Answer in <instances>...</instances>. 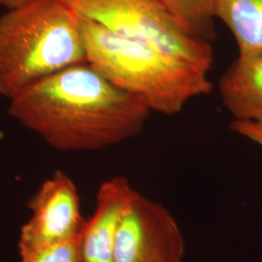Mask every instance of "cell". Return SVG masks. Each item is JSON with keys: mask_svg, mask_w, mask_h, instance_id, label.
Wrapping results in <instances>:
<instances>
[{"mask_svg": "<svg viewBox=\"0 0 262 262\" xmlns=\"http://www.w3.org/2000/svg\"><path fill=\"white\" fill-rule=\"evenodd\" d=\"M19 262H84L81 251V236L42 247L19 256Z\"/></svg>", "mask_w": 262, "mask_h": 262, "instance_id": "obj_11", "label": "cell"}, {"mask_svg": "<svg viewBox=\"0 0 262 262\" xmlns=\"http://www.w3.org/2000/svg\"><path fill=\"white\" fill-rule=\"evenodd\" d=\"M29 0H0V6L6 9H13L27 3Z\"/></svg>", "mask_w": 262, "mask_h": 262, "instance_id": "obj_13", "label": "cell"}, {"mask_svg": "<svg viewBox=\"0 0 262 262\" xmlns=\"http://www.w3.org/2000/svg\"><path fill=\"white\" fill-rule=\"evenodd\" d=\"M83 19L125 37L151 44L206 71L214 63L210 42L185 31L159 0H59Z\"/></svg>", "mask_w": 262, "mask_h": 262, "instance_id": "obj_4", "label": "cell"}, {"mask_svg": "<svg viewBox=\"0 0 262 262\" xmlns=\"http://www.w3.org/2000/svg\"><path fill=\"white\" fill-rule=\"evenodd\" d=\"M134 192L135 189L124 176H115L100 185L94 215L85 221L81 234L83 261H113L118 228Z\"/></svg>", "mask_w": 262, "mask_h": 262, "instance_id": "obj_7", "label": "cell"}, {"mask_svg": "<svg viewBox=\"0 0 262 262\" xmlns=\"http://www.w3.org/2000/svg\"><path fill=\"white\" fill-rule=\"evenodd\" d=\"M8 113L53 149L90 151L137 136L151 110L84 62L32 84L9 100Z\"/></svg>", "mask_w": 262, "mask_h": 262, "instance_id": "obj_1", "label": "cell"}, {"mask_svg": "<svg viewBox=\"0 0 262 262\" xmlns=\"http://www.w3.org/2000/svg\"><path fill=\"white\" fill-rule=\"evenodd\" d=\"M191 36L210 42L215 39L216 0H159Z\"/></svg>", "mask_w": 262, "mask_h": 262, "instance_id": "obj_10", "label": "cell"}, {"mask_svg": "<svg viewBox=\"0 0 262 262\" xmlns=\"http://www.w3.org/2000/svg\"><path fill=\"white\" fill-rule=\"evenodd\" d=\"M215 16L231 31L239 54L262 50V0H216Z\"/></svg>", "mask_w": 262, "mask_h": 262, "instance_id": "obj_9", "label": "cell"}, {"mask_svg": "<svg viewBox=\"0 0 262 262\" xmlns=\"http://www.w3.org/2000/svg\"><path fill=\"white\" fill-rule=\"evenodd\" d=\"M31 216L21 226L19 256L51 244L80 237L85 221L73 180L57 170L28 200Z\"/></svg>", "mask_w": 262, "mask_h": 262, "instance_id": "obj_6", "label": "cell"}, {"mask_svg": "<svg viewBox=\"0 0 262 262\" xmlns=\"http://www.w3.org/2000/svg\"><path fill=\"white\" fill-rule=\"evenodd\" d=\"M185 241L168 210L135 190L125 208L112 262H183Z\"/></svg>", "mask_w": 262, "mask_h": 262, "instance_id": "obj_5", "label": "cell"}, {"mask_svg": "<svg viewBox=\"0 0 262 262\" xmlns=\"http://www.w3.org/2000/svg\"><path fill=\"white\" fill-rule=\"evenodd\" d=\"M81 18V17H80ZM86 62L122 90L142 97L151 112L174 116L209 94L208 71L158 47L81 18Z\"/></svg>", "mask_w": 262, "mask_h": 262, "instance_id": "obj_2", "label": "cell"}, {"mask_svg": "<svg viewBox=\"0 0 262 262\" xmlns=\"http://www.w3.org/2000/svg\"><path fill=\"white\" fill-rule=\"evenodd\" d=\"M230 129L262 147V122L234 120L230 123Z\"/></svg>", "mask_w": 262, "mask_h": 262, "instance_id": "obj_12", "label": "cell"}, {"mask_svg": "<svg viewBox=\"0 0 262 262\" xmlns=\"http://www.w3.org/2000/svg\"><path fill=\"white\" fill-rule=\"evenodd\" d=\"M84 62L81 18L61 1L29 0L0 16L1 97Z\"/></svg>", "mask_w": 262, "mask_h": 262, "instance_id": "obj_3", "label": "cell"}, {"mask_svg": "<svg viewBox=\"0 0 262 262\" xmlns=\"http://www.w3.org/2000/svg\"><path fill=\"white\" fill-rule=\"evenodd\" d=\"M219 92L235 120L262 122V50L239 54L221 77Z\"/></svg>", "mask_w": 262, "mask_h": 262, "instance_id": "obj_8", "label": "cell"}]
</instances>
